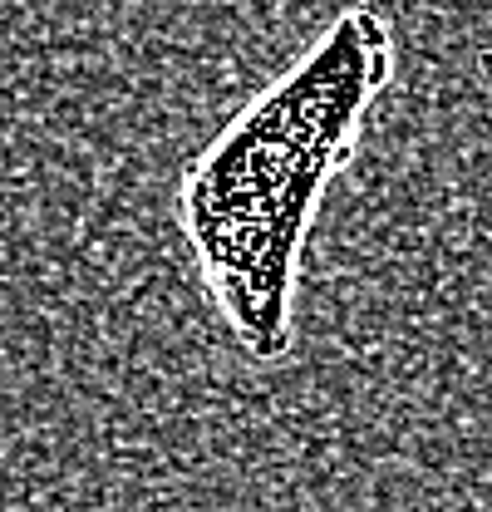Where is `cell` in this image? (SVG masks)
I'll return each mask as SVG.
<instances>
[{"mask_svg": "<svg viewBox=\"0 0 492 512\" xmlns=\"http://www.w3.org/2000/svg\"><path fill=\"white\" fill-rule=\"evenodd\" d=\"M394 74V25L340 10L296 64L232 114L178 188V222L212 306L251 365L296 345V281L325 188Z\"/></svg>", "mask_w": 492, "mask_h": 512, "instance_id": "1", "label": "cell"}]
</instances>
